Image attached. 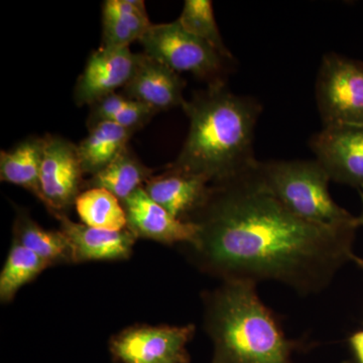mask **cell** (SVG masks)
I'll return each instance as SVG.
<instances>
[{
	"instance_id": "obj_10",
	"label": "cell",
	"mask_w": 363,
	"mask_h": 363,
	"mask_svg": "<svg viewBox=\"0 0 363 363\" xmlns=\"http://www.w3.org/2000/svg\"><path fill=\"white\" fill-rule=\"evenodd\" d=\"M140 54L130 48H105L92 52L84 70L79 76L74 89V100L78 106L92 105L116 90L123 89L138 65Z\"/></svg>"
},
{
	"instance_id": "obj_20",
	"label": "cell",
	"mask_w": 363,
	"mask_h": 363,
	"mask_svg": "<svg viewBox=\"0 0 363 363\" xmlns=\"http://www.w3.org/2000/svg\"><path fill=\"white\" fill-rule=\"evenodd\" d=\"M75 207L85 225L111 231L128 228L123 203L104 189H86L79 195Z\"/></svg>"
},
{
	"instance_id": "obj_24",
	"label": "cell",
	"mask_w": 363,
	"mask_h": 363,
	"mask_svg": "<svg viewBox=\"0 0 363 363\" xmlns=\"http://www.w3.org/2000/svg\"><path fill=\"white\" fill-rule=\"evenodd\" d=\"M351 262H354V264H357V266L358 267H359V269H362L363 271V259H362V257H357V255H353L352 259H351Z\"/></svg>"
},
{
	"instance_id": "obj_8",
	"label": "cell",
	"mask_w": 363,
	"mask_h": 363,
	"mask_svg": "<svg viewBox=\"0 0 363 363\" xmlns=\"http://www.w3.org/2000/svg\"><path fill=\"white\" fill-rule=\"evenodd\" d=\"M44 138L40 201L52 215L66 214L86 189L78 145L59 135H47Z\"/></svg>"
},
{
	"instance_id": "obj_1",
	"label": "cell",
	"mask_w": 363,
	"mask_h": 363,
	"mask_svg": "<svg viewBox=\"0 0 363 363\" xmlns=\"http://www.w3.org/2000/svg\"><path fill=\"white\" fill-rule=\"evenodd\" d=\"M257 162L210 185L187 220L198 234L184 253L222 281H278L301 296L321 293L352 259L357 228L317 225L292 213L264 185Z\"/></svg>"
},
{
	"instance_id": "obj_16",
	"label": "cell",
	"mask_w": 363,
	"mask_h": 363,
	"mask_svg": "<svg viewBox=\"0 0 363 363\" xmlns=\"http://www.w3.org/2000/svg\"><path fill=\"white\" fill-rule=\"evenodd\" d=\"M13 242L39 255L50 264H74L73 250L61 230H47L40 226L28 212L16 208L13 226Z\"/></svg>"
},
{
	"instance_id": "obj_2",
	"label": "cell",
	"mask_w": 363,
	"mask_h": 363,
	"mask_svg": "<svg viewBox=\"0 0 363 363\" xmlns=\"http://www.w3.org/2000/svg\"><path fill=\"white\" fill-rule=\"evenodd\" d=\"M182 108L189 119L188 135L168 169L202 177L213 185L245 173L257 162L253 140L262 106L257 100L216 82L196 92Z\"/></svg>"
},
{
	"instance_id": "obj_7",
	"label": "cell",
	"mask_w": 363,
	"mask_h": 363,
	"mask_svg": "<svg viewBox=\"0 0 363 363\" xmlns=\"http://www.w3.org/2000/svg\"><path fill=\"white\" fill-rule=\"evenodd\" d=\"M195 325H136L119 332L109 341L117 363H190L187 344L194 337Z\"/></svg>"
},
{
	"instance_id": "obj_17",
	"label": "cell",
	"mask_w": 363,
	"mask_h": 363,
	"mask_svg": "<svg viewBox=\"0 0 363 363\" xmlns=\"http://www.w3.org/2000/svg\"><path fill=\"white\" fill-rule=\"evenodd\" d=\"M44 147V136H30L9 150H1L0 180L26 189L40 201V174Z\"/></svg>"
},
{
	"instance_id": "obj_12",
	"label": "cell",
	"mask_w": 363,
	"mask_h": 363,
	"mask_svg": "<svg viewBox=\"0 0 363 363\" xmlns=\"http://www.w3.org/2000/svg\"><path fill=\"white\" fill-rule=\"evenodd\" d=\"M185 86L180 74L142 52L135 74L123 88V94L157 113L183 106Z\"/></svg>"
},
{
	"instance_id": "obj_18",
	"label": "cell",
	"mask_w": 363,
	"mask_h": 363,
	"mask_svg": "<svg viewBox=\"0 0 363 363\" xmlns=\"http://www.w3.org/2000/svg\"><path fill=\"white\" fill-rule=\"evenodd\" d=\"M89 133L78 145L85 175H96L126 147L135 130L111 123H100L88 128Z\"/></svg>"
},
{
	"instance_id": "obj_13",
	"label": "cell",
	"mask_w": 363,
	"mask_h": 363,
	"mask_svg": "<svg viewBox=\"0 0 363 363\" xmlns=\"http://www.w3.org/2000/svg\"><path fill=\"white\" fill-rule=\"evenodd\" d=\"M72 245L74 264L90 260L128 259L133 253L136 236L130 229L121 231L93 228L74 222L66 214L52 215Z\"/></svg>"
},
{
	"instance_id": "obj_19",
	"label": "cell",
	"mask_w": 363,
	"mask_h": 363,
	"mask_svg": "<svg viewBox=\"0 0 363 363\" xmlns=\"http://www.w3.org/2000/svg\"><path fill=\"white\" fill-rule=\"evenodd\" d=\"M152 176L154 171L147 168L128 145L106 168L86 181V189H104L123 203Z\"/></svg>"
},
{
	"instance_id": "obj_14",
	"label": "cell",
	"mask_w": 363,
	"mask_h": 363,
	"mask_svg": "<svg viewBox=\"0 0 363 363\" xmlns=\"http://www.w3.org/2000/svg\"><path fill=\"white\" fill-rule=\"evenodd\" d=\"M143 188L172 216L187 221L206 200L210 183L202 177L167 168L162 175L152 176Z\"/></svg>"
},
{
	"instance_id": "obj_21",
	"label": "cell",
	"mask_w": 363,
	"mask_h": 363,
	"mask_svg": "<svg viewBox=\"0 0 363 363\" xmlns=\"http://www.w3.org/2000/svg\"><path fill=\"white\" fill-rule=\"evenodd\" d=\"M51 267L39 255L28 248L13 242L11 250L0 274V300L2 303L11 302L16 293L26 284Z\"/></svg>"
},
{
	"instance_id": "obj_3",
	"label": "cell",
	"mask_w": 363,
	"mask_h": 363,
	"mask_svg": "<svg viewBox=\"0 0 363 363\" xmlns=\"http://www.w3.org/2000/svg\"><path fill=\"white\" fill-rule=\"evenodd\" d=\"M257 286L222 281L202 294L204 329L214 348L211 363H292L301 344L286 337Z\"/></svg>"
},
{
	"instance_id": "obj_23",
	"label": "cell",
	"mask_w": 363,
	"mask_h": 363,
	"mask_svg": "<svg viewBox=\"0 0 363 363\" xmlns=\"http://www.w3.org/2000/svg\"><path fill=\"white\" fill-rule=\"evenodd\" d=\"M355 363H363V329H360L348 339Z\"/></svg>"
},
{
	"instance_id": "obj_6",
	"label": "cell",
	"mask_w": 363,
	"mask_h": 363,
	"mask_svg": "<svg viewBox=\"0 0 363 363\" xmlns=\"http://www.w3.org/2000/svg\"><path fill=\"white\" fill-rule=\"evenodd\" d=\"M323 126H363V63L335 52L325 55L316 82Z\"/></svg>"
},
{
	"instance_id": "obj_4",
	"label": "cell",
	"mask_w": 363,
	"mask_h": 363,
	"mask_svg": "<svg viewBox=\"0 0 363 363\" xmlns=\"http://www.w3.org/2000/svg\"><path fill=\"white\" fill-rule=\"evenodd\" d=\"M257 169L274 197L300 218L332 228L360 226L357 217L334 201L330 178L316 160L259 161Z\"/></svg>"
},
{
	"instance_id": "obj_5",
	"label": "cell",
	"mask_w": 363,
	"mask_h": 363,
	"mask_svg": "<svg viewBox=\"0 0 363 363\" xmlns=\"http://www.w3.org/2000/svg\"><path fill=\"white\" fill-rule=\"evenodd\" d=\"M143 52L176 73H189L209 80V84L223 82L220 76L224 59L188 32L178 20L152 25L140 40Z\"/></svg>"
},
{
	"instance_id": "obj_9",
	"label": "cell",
	"mask_w": 363,
	"mask_h": 363,
	"mask_svg": "<svg viewBox=\"0 0 363 363\" xmlns=\"http://www.w3.org/2000/svg\"><path fill=\"white\" fill-rule=\"evenodd\" d=\"M310 147L331 181L363 188V126H323Z\"/></svg>"
},
{
	"instance_id": "obj_26",
	"label": "cell",
	"mask_w": 363,
	"mask_h": 363,
	"mask_svg": "<svg viewBox=\"0 0 363 363\" xmlns=\"http://www.w3.org/2000/svg\"><path fill=\"white\" fill-rule=\"evenodd\" d=\"M347 363H355L354 362H347Z\"/></svg>"
},
{
	"instance_id": "obj_22",
	"label": "cell",
	"mask_w": 363,
	"mask_h": 363,
	"mask_svg": "<svg viewBox=\"0 0 363 363\" xmlns=\"http://www.w3.org/2000/svg\"><path fill=\"white\" fill-rule=\"evenodd\" d=\"M178 21L188 32L209 45L222 58L227 61L233 59L222 40L210 0H186Z\"/></svg>"
},
{
	"instance_id": "obj_11",
	"label": "cell",
	"mask_w": 363,
	"mask_h": 363,
	"mask_svg": "<svg viewBox=\"0 0 363 363\" xmlns=\"http://www.w3.org/2000/svg\"><path fill=\"white\" fill-rule=\"evenodd\" d=\"M128 229L136 238L157 241L162 245H191L198 234V226L182 221L171 214L140 188L123 202Z\"/></svg>"
},
{
	"instance_id": "obj_15",
	"label": "cell",
	"mask_w": 363,
	"mask_h": 363,
	"mask_svg": "<svg viewBox=\"0 0 363 363\" xmlns=\"http://www.w3.org/2000/svg\"><path fill=\"white\" fill-rule=\"evenodd\" d=\"M152 26L145 1L106 0L102 4L101 47L130 48Z\"/></svg>"
},
{
	"instance_id": "obj_25",
	"label": "cell",
	"mask_w": 363,
	"mask_h": 363,
	"mask_svg": "<svg viewBox=\"0 0 363 363\" xmlns=\"http://www.w3.org/2000/svg\"><path fill=\"white\" fill-rule=\"evenodd\" d=\"M362 190V214H360L359 217H357L358 222H359V225L363 226V188L360 189Z\"/></svg>"
}]
</instances>
